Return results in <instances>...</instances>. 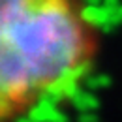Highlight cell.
I'll return each instance as SVG.
<instances>
[{"label": "cell", "mask_w": 122, "mask_h": 122, "mask_svg": "<svg viewBox=\"0 0 122 122\" xmlns=\"http://www.w3.org/2000/svg\"><path fill=\"white\" fill-rule=\"evenodd\" d=\"M86 86L88 88H92V90H96V88H102L103 85H107L109 83V79H107L105 75H100V77H86Z\"/></svg>", "instance_id": "4"}, {"label": "cell", "mask_w": 122, "mask_h": 122, "mask_svg": "<svg viewBox=\"0 0 122 122\" xmlns=\"http://www.w3.org/2000/svg\"><path fill=\"white\" fill-rule=\"evenodd\" d=\"M70 102L75 109H79V113H94L100 107V100L90 90H77Z\"/></svg>", "instance_id": "3"}, {"label": "cell", "mask_w": 122, "mask_h": 122, "mask_svg": "<svg viewBox=\"0 0 122 122\" xmlns=\"http://www.w3.org/2000/svg\"><path fill=\"white\" fill-rule=\"evenodd\" d=\"M79 122H98V117L94 113H79Z\"/></svg>", "instance_id": "5"}, {"label": "cell", "mask_w": 122, "mask_h": 122, "mask_svg": "<svg viewBox=\"0 0 122 122\" xmlns=\"http://www.w3.org/2000/svg\"><path fill=\"white\" fill-rule=\"evenodd\" d=\"M102 23L86 0H0V117L71 100Z\"/></svg>", "instance_id": "1"}, {"label": "cell", "mask_w": 122, "mask_h": 122, "mask_svg": "<svg viewBox=\"0 0 122 122\" xmlns=\"http://www.w3.org/2000/svg\"><path fill=\"white\" fill-rule=\"evenodd\" d=\"M26 117L36 122H68V117L58 109V105H53L47 102H40L34 107H30Z\"/></svg>", "instance_id": "2"}]
</instances>
